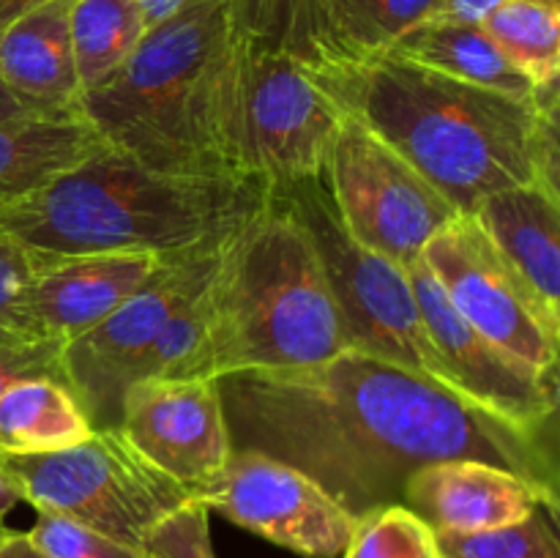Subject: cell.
Here are the masks:
<instances>
[{
    "label": "cell",
    "mask_w": 560,
    "mask_h": 558,
    "mask_svg": "<svg viewBox=\"0 0 560 558\" xmlns=\"http://www.w3.org/2000/svg\"><path fill=\"white\" fill-rule=\"evenodd\" d=\"M0 558H52L31 539L27 531H11L0 523Z\"/></svg>",
    "instance_id": "d6a6232c"
},
{
    "label": "cell",
    "mask_w": 560,
    "mask_h": 558,
    "mask_svg": "<svg viewBox=\"0 0 560 558\" xmlns=\"http://www.w3.org/2000/svg\"><path fill=\"white\" fill-rule=\"evenodd\" d=\"M233 42L230 0H195L148 27L131 58L82 93L77 109L104 146L145 167L233 178L222 146V88Z\"/></svg>",
    "instance_id": "5b68a950"
},
{
    "label": "cell",
    "mask_w": 560,
    "mask_h": 558,
    "mask_svg": "<svg viewBox=\"0 0 560 558\" xmlns=\"http://www.w3.org/2000/svg\"><path fill=\"white\" fill-rule=\"evenodd\" d=\"M323 181L345 230L405 268L463 217L413 164L348 113L328 151Z\"/></svg>",
    "instance_id": "30bf717a"
},
{
    "label": "cell",
    "mask_w": 560,
    "mask_h": 558,
    "mask_svg": "<svg viewBox=\"0 0 560 558\" xmlns=\"http://www.w3.org/2000/svg\"><path fill=\"white\" fill-rule=\"evenodd\" d=\"M0 465L20 481L36 512L77 520L135 547H145L148 531L191 498L137 454L118 427L93 430L85 441L60 452H0Z\"/></svg>",
    "instance_id": "ba28073f"
},
{
    "label": "cell",
    "mask_w": 560,
    "mask_h": 558,
    "mask_svg": "<svg viewBox=\"0 0 560 558\" xmlns=\"http://www.w3.org/2000/svg\"><path fill=\"white\" fill-rule=\"evenodd\" d=\"M481 27L536 91H558L560 0H509Z\"/></svg>",
    "instance_id": "cb8c5ba5"
},
{
    "label": "cell",
    "mask_w": 560,
    "mask_h": 558,
    "mask_svg": "<svg viewBox=\"0 0 560 558\" xmlns=\"http://www.w3.org/2000/svg\"><path fill=\"white\" fill-rule=\"evenodd\" d=\"M69 27L82 93L107 82L148 31L137 0H71Z\"/></svg>",
    "instance_id": "603a6c76"
},
{
    "label": "cell",
    "mask_w": 560,
    "mask_h": 558,
    "mask_svg": "<svg viewBox=\"0 0 560 558\" xmlns=\"http://www.w3.org/2000/svg\"><path fill=\"white\" fill-rule=\"evenodd\" d=\"M27 534L52 558H153L145 547L126 545L77 520L49 512H38L36 525Z\"/></svg>",
    "instance_id": "83f0119b"
},
{
    "label": "cell",
    "mask_w": 560,
    "mask_h": 558,
    "mask_svg": "<svg viewBox=\"0 0 560 558\" xmlns=\"http://www.w3.org/2000/svg\"><path fill=\"white\" fill-rule=\"evenodd\" d=\"M191 498L304 558H342L359 525L312 476L260 452H233L222 474Z\"/></svg>",
    "instance_id": "7c38bea8"
},
{
    "label": "cell",
    "mask_w": 560,
    "mask_h": 558,
    "mask_svg": "<svg viewBox=\"0 0 560 558\" xmlns=\"http://www.w3.org/2000/svg\"><path fill=\"white\" fill-rule=\"evenodd\" d=\"M42 3H47V0H0V31H5L11 22L20 20L22 14H27V11Z\"/></svg>",
    "instance_id": "d590c367"
},
{
    "label": "cell",
    "mask_w": 560,
    "mask_h": 558,
    "mask_svg": "<svg viewBox=\"0 0 560 558\" xmlns=\"http://www.w3.org/2000/svg\"><path fill=\"white\" fill-rule=\"evenodd\" d=\"M167 255L156 252H93L44 257L27 282L16 317L22 337L69 345L140 290Z\"/></svg>",
    "instance_id": "9a60e30c"
},
{
    "label": "cell",
    "mask_w": 560,
    "mask_h": 558,
    "mask_svg": "<svg viewBox=\"0 0 560 558\" xmlns=\"http://www.w3.org/2000/svg\"><path fill=\"white\" fill-rule=\"evenodd\" d=\"M20 115H33L27 113L22 104H16L14 98L9 96V91H5L3 85H0V120H9V118H20Z\"/></svg>",
    "instance_id": "8d00e7d4"
},
{
    "label": "cell",
    "mask_w": 560,
    "mask_h": 558,
    "mask_svg": "<svg viewBox=\"0 0 560 558\" xmlns=\"http://www.w3.org/2000/svg\"><path fill=\"white\" fill-rule=\"evenodd\" d=\"M408 277L448 388L506 425L530 432H552L558 375L534 370L465 323L421 257L410 263Z\"/></svg>",
    "instance_id": "4fadbf2b"
},
{
    "label": "cell",
    "mask_w": 560,
    "mask_h": 558,
    "mask_svg": "<svg viewBox=\"0 0 560 558\" xmlns=\"http://www.w3.org/2000/svg\"><path fill=\"white\" fill-rule=\"evenodd\" d=\"M118 430L189 496L233 457L217 377H142L120 403Z\"/></svg>",
    "instance_id": "5bb4252c"
},
{
    "label": "cell",
    "mask_w": 560,
    "mask_h": 558,
    "mask_svg": "<svg viewBox=\"0 0 560 558\" xmlns=\"http://www.w3.org/2000/svg\"><path fill=\"white\" fill-rule=\"evenodd\" d=\"M153 558H217L211 545V512L200 498H189L164 514L145 536Z\"/></svg>",
    "instance_id": "f1b7e54d"
},
{
    "label": "cell",
    "mask_w": 560,
    "mask_h": 558,
    "mask_svg": "<svg viewBox=\"0 0 560 558\" xmlns=\"http://www.w3.org/2000/svg\"><path fill=\"white\" fill-rule=\"evenodd\" d=\"M38 255L0 230V332H16L22 295L36 271ZM20 334V332H16Z\"/></svg>",
    "instance_id": "4dcf8cb0"
},
{
    "label": "cell",
    "mask_w": 560,
    "mask_h": 558,
    "mask_svg": "<svg viewBox=\"0 0 560 558\" xmlns=\"http://www.w3.org/2000/svg\"><path fill=\"white\" fill-rule=\"evenodd\" d=\"M22 501H25V492H22L20 481L0 465V523H3L5 514L14 507H20Z\"/></svg>",
    "instance_id": "e575fe53"
},
{
    "label": "cell",
    "mask_w": 560,
    "mask_h": 558,
    "mask_svg": "<svg viewBox=\"0 0 560 558\" xmlns=\"http://www.w3.org/2000/svg\"><path fill=\"white\" fill-rule=\"evenodd\" d=\"M514 277L560 332V197L545 184H525L485 197L470 211Z\"/></svg>",
    "instance_id": "e0dca14e"
},
{
    "label": "cell",
    "mask_w": 560,
    "mask_h": 558,
    "mask_svg": "<svg viewBox=\"0 0 560 558\" xmlns=\"http://www.w3.org/2000/svg\"><path fill=\"white\" fill-rule=\"evenodd\" d=\"M342 118L306 66L235 33L222 88V146L233 178L262 189L320 178Z\"/></svg>",
    "instance_id": "8992f818"
},
{
    "label": "cell",
    "mask_w": 560,
    "mask_h": 558,
    "mask_svg": "<svg viewBox=\"0 0 560 558\" xmlns=\"http://www.w3.org/2000/svg\"><path fill=\"white\" fill-rule=\"evenodd\" d=\"M315 22L320 33L328 63L381 55L410 31L427 20L435 0H312ZM320 71V69H317Z\"/></svg>",
    "instance_id": "7402d4cb"
},
{
    "label": "cell",
    "mask_w": 560,
    "mask_h": 558,
    "mask_svg": "<svg viewBox=\"0 0 560 558\" xmlns=\"http://www.w3.org/2000/svg\"><path fill=\"white\" fill-rule=\"evenodd\" d=\"M233 25L244 42L282 53L310 71L328 63L312 0H230Z\"/></svg>",
    "instance_id": "d4e9b609"
},
{
    "label": "cell",
    "mask_w": 560,
    "mask_h": 558,
    "mask_svg": "<svg viewBox=\"0 0 560 558\" xmlns=\"http://www.w3.org/2000/svg\"><path fill=\"white\" fill-rule=\"evenodd\" d=\"M342 350V317L310 230L282 191L268 189L224 239L186 377L293 370Z\"/></svg>",
    "instance_id": "3957f363"
},
{
    "label": "cell",
    "mask_w": 560,
    "mask_h": 558,
    "mask_svg": "<svg viewBox=\"0 0 560 558\" xmlns=\"http://www.w3.org/2000/svg\"><path fill=\"white\" fill-rule=\"evenodd\" d=\"M233 452L304 470L350 514L402 503L419 468L498 465L558 496L552 432L506 425L443 383L359 350L293 370L217 377Z\"/></svg>",
    "instance_id": "6da1fadb"
},
{
    "label": "cell",
    "mask_w": 560,
    "mask_h": 558,
    "mask_svg": "<svg viewBox=\"0 0 560 558\" xmlns=\"http://www.w3.org/2000/svg\"><path fill=\"white\" fill-rule=\"evenodd\" d=\"M558 509L539 507L520 523L479 534H435L441 558H560Z\"/></svg>",
    "instance_id": "484cf974"
},
{
    "label": "cell",
    "mask_w": 560,
    "mask_h": 558,
    "mask_svg": "<svg viewBox=\"0 0 560 558\" xmlns=\"http://www.w3.org/2000/svg\"><path fill=\"white\" fill-rule=\"evenodd\" d=\"M268 189L145 167L102 146L0 213V230L44 257L191 249L233 230Z\"/></svg>",
    "instance_id": "277c9868"
},
{
    "label": "cell",
    "mask_w": 560,
    "mask_h": 558,
    "mask_svg": "<svg viewBox=\"0 0 560 558\" xmlns=\"http://www.w3.org/2000/svg\"><path fill=\"white\" fill-rule=\"evenodd\" d=\"M402 503L435 534H479L520 523L539 507L558 509V496L498 465L443 460L405 481Z\"/></svg>",
    "instance_id": "2e32d148"
},
{
    "label": "cell",
    "mask_w": 560,
    "mask_h": 558,
    "mask_svg": "<svg viewBox=\"0 0 560 558\" xmlns=\"http://www.w3.org/2000/svg\"><path fill=\"white\" fill-rule=\"evenodd\" d=\"M93 432L66 383L52 377L20 381L0 394V452L49 454L77 446Z\"/></svg>",
    "instance_id": "44dd1931"
},
{
    "label": "cell",
    "mask_w": 560,
    "mask_h": 558,
    "mask_svg": "<svg viewBox=\"0 0 560 558\" xmlns=\"http://www.w3.org/2000/svg\"><path fill=\"white\" fill-rule=\"evenodd\" d=\"M31 377H52L66 383L63 345L22 337L16 332H0V394Z\"/></svg>",
    "instance_id": "f546056e"
},
{
    "label": "cell",
    "mask_w": 560,
    "mask_h": 558,
    "mask_svg": "<svg viewBox=\"0 0 560 558\" xmlns=\"http://www.w3.org/2000/svg\"><path fill=\"white\" fill-rule=\"evenodd\" d=\"M228 233L164 257L159 271L118 310L63 345L66 386L93 430L118 427L126 388L151 375L173 317L206 293Z\"/></svg>",
    "instance_id": "9c48e42d"
},
{
    "label": "cell",
    "mask_w": 560,
    "mask_h": 558,
    "mask_svg": "<svg viewBox=\"0 0 560 558\" xmlns=\"http://www.w3.org/2000/svg\"><path fill=\"white\" fill-rule=\"evenodd\" d=\"M421 260L465 323L534 370L556 375L560 332L470 213L443 228Z\"/></svg>",
    "instance_id": "8fae6325"
},
{
    "label": "cell",
    "mask_w": 560,
    "mask_h": 558,
    "mask_svg": "<svg viewBox=\"0 0 560 558\" xmlns=\"http://www.w3.org/2000/svg\"><path fill=\"white\" fill-rule=\"evenodd\" d=\"M503 3H509V0H435V3H432L430 16H435V20L481 25L485 16H490L492 11Z\"/></svg>",
    "instance_id": "1f68e13d"
},
{
    "label": "cell",
    "mask_w": 560,
    "mask_h": 558,
    "mask_svg": "<svg viewBox=\"0 0 560 558\" xmlns=\"http://www.w3.org/2000/svg\"><path fill=\"white\" fill-rule=\"evenodd\" d=\"M102 146L80 113L0 120V213Z\"/></svg>",
    "instance_id": "d6986e66"
},
{
    "label": "cell",
    "mask_w": 560,
    "mask_h": 558,
    "mask_svg": "<svg viewBox=\"0 0 560 558\" xmlns=\"http://www.w3.org/2000/svg\"><path fill=\"white\" fill-rule=\"evenodd\" d=\"M71 0H47L0 31V85L33 115L80 113Z\"/></svg>",
    "instance_id": "ac0fdd59"
},
{
    "label": "cell",
    "mask_w": 560,
    "mask_h": 558,
    "mask_svg": "<svg viewBox=\"0 0 560 558\" xmlns=\"http://www.w3.org/2000/svg\"><path fill=\"white\" fill-rule=\"evenodd\" d=\"M137 3H140L145 25L153 27V25H159V22L167 20V16H173L175 11L184 9V5L195 3V0H137Z\"/></svg>",
    "instance_id": "836d02e7"
},
{
    "label": "cell",
    "mask_w": 560,
    "mask_h": 558,
    "mask_svg": "<svg viewBox=\"0 0 560 558\" xmlns=\"http://www.w3.org/2000/svg\"><path fill=\"white\" fill-rule=\"evenodd\" d=\"M323 91L470 213L525 184L558 189V91L517 98L394 53L312 71Z\"/></svg>",
    "instance_id": "7a4b0ae2"
},
{
    "label": "cell",
    "mask_w": 560,
    "mask_h": 558,
    "mask_svg": "<svg viewBox=\"0 0 560 558\" xmlns=\"http://www.w3.org/2000/svg\"><path fill=\"white\" fill-rule=\"evenodd\" d=\"M386 53L413 60V63L424 66V69L452 77V80L490 88V91L506 93V96H545L503 58L501 49L495 47V42L487 36L481 25L427 16L419 25L405 31Z\"/></svg>",
    "instance_id": "ffe728a7"
},
{
    "label": "cell",
    "mask_w": 560,
    "mask_h": 558,
    "mask_svg": "<svg viewBox=\"0 0 560 558\" xmlns=\"http://www.w3.org/2000/svg\"><path fill=\"white\" fill-rule=\"evenodd\" d=\"M342 558H441L435 531L405 503L361 514Z\"/></svg>",
    "instance_id": "4316f807"
},
{
    "label": "cell",
    "mask_w": 560,
    "mask_h": 558,
    "mask_svg": "<svg viewBox=\"0 0 560 558\" xmlns=\"http://www.w3.org/2000/svg\"><path fill=\"white\" fill-rule=\"evenodd\" d=\"M277 191H282L310 230L328 290L342 317L348 350L394 361L448 386L408 268L366 249L345 230L323 175Z\"/></svg>",
    "instance_id": "52a82bcc"
}]
</instances>
